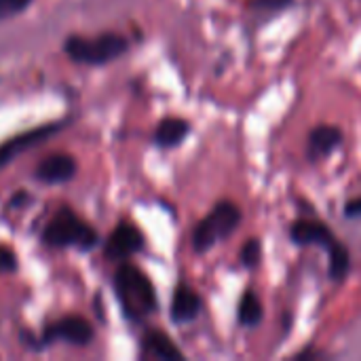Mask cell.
<instances>
[{"label": "cell", "instance_id": "obj_9", "mask_svg": "<svg viewBox=\"0 0 361 361\" xmlns=\"http://www.w3.org/2000/svg\"><path fill=\"white\" fill-rule=\"evenodd\" d=\"M292 239L298 245H322L326 250H330L336 243L332 231L326 224L315 222V220H298V222H294Z\"/></svg>", "mask_w": 361, "mask_h": 361}, {"label": "cell", "instance_id": "obj_18", "mask_svg": "<svg viewBox=\"0 0 361 361\" xmlns=\"http://www.w3.org/2000/svg\"><path fill=\"white\" fill-rule=\"evenodd\" d=\"M17 271V256L11 247L0 245V273H13Z\"/></svg>", "mask_w": 361, "mask_h": 361}, {"label": "cell", "instance_id": "obj_19", "mask_svg": "<svg viewBox=\"0 0 361 361\" xmlns=\"http://www.w3.org/2000/svg\"><path fill=\"white\" fill-rule=\"evenodd\" d=\"M260 11H281L292 4V0H254L252 2Z\"/></svg>", "mask_w": 361, "mask_h": 361}, {"label": "cell", "instance_id": "obj_14", "mask_svg": "<svg viewBox=\"0 0 361 361\" xmlns=\"http://www.w3.org/2000/svg\"><path fill=\"white\" fill-rule=\"evenodd\" d=\"M328 252H330V275H332V279L343 281V279L349 275V269H351V256H349V250L336 241Z\"/></svg>", "mask_w": 361, "mask_h": 361}, {"label": "cell", "instance_id": "obj_16", "mask_svg": "<svg viewBox=\"0 0 361 361\" xmlns=\"http://www.w3.org/2000/svg\"><path fill=\"white\" fill-rule=\"evenodd\" d=\"M260 262V243L256 239H250L241 250V264L245 269H254Z\"/></svg>", "mask_w": 361, "mask_h": 361}, {"label": "cell", "instance_id": "obj_15", "mask_svg": "<svg viewBox=\"0 0 361 361\" xmlns=\"http://www.w3.org/2000/svg\"><path fill=\"white\" fill-rule=\"evenodd\" d=\"M260 319H262V305L256 298V294L247 292L239 302V322L247 328H254L260 324Z\"/></svg>", "mask_w": 361, "mask_h": 361}, {"label": "cell", "instance_id": "obj_1", "mask_svg": "<svg viewBox=\"0 0 361 361\" xmlns=\"http://www.w3.org/2000/svg\"><path fill=\"white\" fill-rule=\"evenodd\" d=\"M114 292L129 322H142L157 311L154 286L133 264H121L114 273Z\"/></svg>", "mask_w": 361, "mask_h": 361}, {"label": "cell", "instance_id": "obj_20", "mask_svg": "<svg viewBox=\"0 0 361 361\" xmlns=\"http://www.w3.org/2000/svg\"><path fill=\"white\" fill-rule=\"evenodd\" d=\"M345 214L349 218H361V197L360 199H353L345 205Z\"/></svg>", "mask_w": 361, "mask_h": 361}, {"label": "cell", "instance_id": "obj_8", "mask_svg": "<svg viewBox=\"0 0 361 361\" xmlns=\"http://www.w3.org/2000/svg\"><path fill=\"white\" fill-rule=\"evenodd\" d=\"M78 165L70 154H51L47 159H42L36 169H34V178L42 184H63L70 182L76 173Z\"/></svg>", "mask_w": 361, "mask_h": 361}, {"label": "cell", "instance_id": "obj_7", "mask_svg": "<svg viewBox=\"0 0 361 361\" xmlns=\"http://www.w3.org/2000/svg\"><path fill=\"white\" fill-rule=\"evenodd\" d=\"M142 247H144V235L140 233V228L123 222L110 233L104 245V256L108 260H127L133 254H137Z\"/></svg>", "mask_w": 361, "mask_h": 361}, {"label": "cell", "instance_id": "obj_12", "mask_svg": "<svg viewBox=\"0 0 361 361\" xmlns=\"http://www.w3.org/2000/svg\"><path fill=\"white\" fill-rule=\"evenodd\" d=\"M142 349L146 355L150 357H159V360H167V361H182L184 360V353L173 345V341L159 332V330H150L144 334L142 338Z\"/></svg>", "mask_w": 361, "mask_h": 361}, {"label": "cell", "instance_id": "obj_6", "mask_svg": "<svg viewBox=\"0 0 361 361\" xmlns=\"http://www.w3.org/2000/svg\"><path fill=\"white\" fill-rule=\"evenodd\" d=\"M68 125V121H55V123H44L40 127H34V129H27L11 140H6L2 146H0V167L8 165L15 157H19L21 152L47 142L51 135H55L57 131H61L63 127Z\"/></svg>", "mask_w": 361, "mask_h": 361}, {"label": "cell", "instance_id": "obj_4", "mask_svg": "<svg viewBox=\"0 0 361 361\" xmlns=\"http://www.w3.org/2000/svg\"><path fill=\"white\" fill-rule=\"evenodd\" d=\"M241 222V209L233 201H220L195 228L192 250L205 254L218 245V241L231 237Z\"/></svg>", "mask_w": 361, "mask_h": 361}, {"label": "cell", "instance_id": "obj_13", "mask_svg": "<svg viewBox=\"0 0 361 361\" xmlns=\"http://www.w3.org/2000/svg\"><path fill=\"white\" fill-rule=\"evenodd\" d=\"M188 133H190V125L184 118H165L159 123L154 131V144L161 148H173L182 144Z\"/></svg>", "mask_w": 361, "mask_h": 361}, {"label": "cell", "instance_id": "obj_3", "mask_svg": "<svg viewBox=\"0 0 361 361\" xmlns=\"http://www.w3.org/2000/svg\"><path fill=\"white\" fill-rule=\"evenodd\" d=\"M129 49V42L125 36L114 34V32H106L99 36H70L63 42V51L66 55L76 61V63H85V66H104L110 63L114 59H118L125 51Z\"/></svg>", "mask_w": 361, "mask_h": 361}, {"label": "cell", "instance_id": "obj_21", "mask_svg": "<svg viewBox=\"0 0 361 361\" xmlns=\"http://www.w3.org/2000/svg\"><path fill=\"white\" fill-rule=\"evenodd\" d=\"M23 203H30V197H27V192H17V195L11 199L8 207H11V209H13V207H15V209H19Z\"/></svg>", "mask_w": 361, "mask_h": 361}, {"label": "cell", "instance_id": "obj_10", "mask_svg": "<svg viewBox=\"0 0 361 361\" xmlns=\"http://www.w3.org/2000/svg\"><path fill=\"white\" fill-rule=\"evenodd\" d=\"M201 313V298L188 286H178L171 298V319L176 324H188Z\"/></svg>", "mask_w": 361, "mask_h": 361}, {"label": "cell", "instance_id": "obj_2", "mask_svg": "<svg viewBox=\"0 0 361 361\" xmlns=\"http://www.w3.org/2000/svg\"><path fill=\"white\" fill-rule=\"evenodd\" d=\"M42 243L49 247H74L80 252H91L99 243L95 228L76 216L70 207H61L44 226Z\"/></svg>", "mask_w": 361, "mask_h": 361}, {"label": "cell", "instance_id": "obj_11", "mask_svg": "<svg viewBox=\"0 0 361 361\" xmlns=\"http://www.w3.org/2000/svg\"><path fill=\"white\" fill-rule=\"evenodd\" d=\"M343 142V131L332 125H319L309 135V159L317 161L332 154Z\"/></svg>", "mask_w": 361, "mask_h": 361}, {"label": "cell", "instance_id": "obj_17", "mask_svg": "<svg viewBox=\"0 0 361 361\" xmlns=\"http://www.w3.org/2000/svg\"><path fill=\"white\" fill-rule=\"evenodd\" d=\"M30 4L32 0H0V21L23 13Z\"/></svg>", "mask_w": 361, "mask_h": 361}, {"label": "cell", "instance_id": "obj_5", "mask_svg": "<svg viewBox=\"0 0 361 361\" xmlns=\"http://www.w3.org/2000/svg\"><path fill=\"white\" fill-rule=\"evenodd\" d=\"M93 336H95L93 326L85 317L68 315V317H61L44 328L40 345L49 347L53 343H68L74 347H85L93 341Z\"/></svg>", "mask_w": 361, "mask_h": 361}]
</instances>
